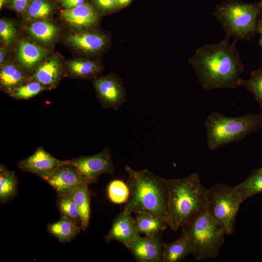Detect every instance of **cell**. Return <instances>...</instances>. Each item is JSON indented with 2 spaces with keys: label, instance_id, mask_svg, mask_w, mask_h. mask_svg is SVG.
Returning <instances> with one entry per match:
<instances>
[{
  "label": "cell",
  "instance_id": "cell-1",
  "mask_svg": "<svg viewBox=\"0 0 262 262\" xmlns=\"http://www.w3.org/2000/svg\"><path fill=\"white\" fill-rule=\"evenodd\" d=\"M229 39L226 35L218 43L204 45L188 59L204 89L239 86L245 66L235 47L237 41L229 42Z\"/></svg>",
  "mask_w": 262,
  "mask_h": 262
},
{
  "label": "cell",
  "instance_id": "cell-2",
  "mask_svg": "<svg viewBox=\"0 0 262 262\" xmlns=\"http://www.w3.org/2000/svg\"><path fill=\"white\" fill-rule=\"evenodd\" d=\"M168 191L167 226L176 231L207 211L208 189L199 175L193 173L180 179H166Z\"/></svg>",
  "mask_w": 262,
  "mask_h": 262
},
{
  "label": "cell",
  "instance_id": "cell-3",
  "mask_svg": "<svg viewBox=\"0 0 262 262\" xmlns=\"http://www.w3.org/2000/svg\"><path fill=\"white\" fill-rule=\"evenodd\" d=\"M125 169L130 196L123 209L134 213H147L166 222L168 200L166 179L146 168L136 170L126 165Z\"/></svg>",
  "mask_w": 262,
  "mask_h": 262
},
{
  "label": "cell",
  "instance_id": "cell-4",
  "mask_svg": "<svg viewBox=\"0 0 262 262\" xmlns=\"http://www.w3.org/2000/svg\"><path fill=\"white\" fill-rule=\"evenodd\" d=\"M208 149L214 150L230 143L243 140L249 134L262 130V113L229 117L212 112L205 119Z\"/></svg>",
  "mask_w": 262,
  "mask_h": 262
},
{
  "label": "cell",
  "instance_id": "cell-5",
  "mask_svg": "<svg viewBox=\"0 0 262 262\" xmlns=\"http://www.w3.org/2000/svg\"><path fill=\"white\" fill-rule=\"evenodd\" d=\"M262 10L259 2L225 0L216 5L213 15L221 24L226 36L236 41H248L257 33Z\"/></svg>",
  "mask_w": 262,
  "mask_h": 262
},
{
  "label": "cell",
  "instance_id": "cell-6",
  "mask_svg": "<svg viewBox=\"0 0 262 262\" xmlns=\"http://www.w3.org/2000/svg\"><path fill=\"white\" fill-rule=\"evenodd\" d=\"M194 258L202 261L217 257L225 242V231L207 212L181 228Z\"/></svg>",
  "mask_w": 262,
  "mask_h": 262
},
{
  "label": "cell",
  "instance_id": "cell-7",
  "mask_svg": "<svg viewBox=\"0 0 262 262\" xmlns=\"http://www.w3.org/2000/svg\"><path fill=\"white\" fill-rule=\"evenodd\" d=\"M242 202L235 186L217 183L208 189L206 212L220 225L226 235H230L234 232Z\"/></svg>",
  "mask_w": 262,
  "mask_h": 262
},
{
  "label": "cell",
  "instance_id": "cell-8",
  "mask_svg": "<svg viewBox=\"0 0 262 262\" xmlns=\"http://www.w3.org/2000/svg\"><path fill=\"white\" fill-rule=\"evenodd\" d=\"M93 84L103 108L116 111L127 101V94L123 82L116 74L97 77Z\"/></svg>",
  "mask_w": 262,
  "mask_h": 262
},
{
  "label": "cell",
  "instance_id": "cell-9",
  "mask_svg": "<svg viewBox=\"0 0 262 262\" xmlns=\"http://www.w3.org/2000/svg\"><path fill=\"white\" fill-rule=\"evenodd\" d=\"M64 164L74 167L83 176L96 181L99 176L103 174L113 175L115 170L111 151L107 147L93 155L65 160Z\"/></svg>",
  "mask_w": 262,
  "mask_h": 262
},
{
  "label": "cell",
  "instance_id": "cell-10",
  "mask_svg": "<svg viewBox=\"0 0 262 262\" xmlns=\"http://www.w3.org/2000/svg\"><path fill=\"white\" fill-rule=\"evenodd\" d=\"M162 232L141 237L139 233L128 249L137 262H162L164 243Z\"/></svg>",
  "mask_w": 262,
  "mask_h": 262
},
{
  "label": "cell",
  "instance_id": "cell-11",
  "mask_svg": "<svg viewBox=\"0 0 262 262\" xmlns=\"http://www.w3.org/2000/svg\"><path fill=\"white\" fill-rule=\"evenodd\" d=\"M63 164L64 161L56 158L39 147L31 156L19 161L17 166L23 171L34 174L46 181L58 167Z\"/></svg>",
  "mask_w": 262,
  "mask_h": 262
},
{
  "label": "cell",
  "instance_id": "cell-12",
  "mask_svg": "<svg viewBox=\"0 0 262 262\" xmlns=\"http://www.w3.org/2000/svg\"><path fill=\"white\" fill-rule=\"evenodd\" d=\"M46 181L58 196L71 194L73 189L79 184L90 185L96 182L83 176L74 167L67 164L58 167Z\"/></svg>",
  "mask_w": 262,
  "mask_h": 262
},
{
  "label": "cell",
  "instance_id": "cell-13",
  "mask_svg": "<svg viewBox=\"0 0 262 262\" xmlns=\"http://www.w3.org/2000/svg\"><path fill=\"white\" fill-rule=\"evenodd\" d=\"M131 213L130 211L123 209L115 217L110 229L104 236L107 242L117 241L126 248L133 243L139 233Z\"/></svg>",
  "mask_w": 262,
  "mask_h": 262
},
{
  "label": "cell",
  "instance_id": "cell-14",
  "mask_svg": "<svg viewBox=\"0 0 262 262\" xmlns=\"http://www.w3.org/2000/svg\"><path fill=\"white\" fill-rule=\"evenodd\" d=\"M67 23L78 29L87 30L95 26L99 20L98 13L89 4L66 9L60 12Z\"/></svg>",
  "mask_w": 262,
  "mask_h": 262
},
{
  "label": "cell",
  "instance_id": "cell-15",
  "mask_svg": "<svg viewBox=\"0 0 262 262\" xmlns=\"http://www.w3.org/2000/svg\"><path fill=\"white\" fill-rule=\"evenodd\" d=\"M67 41L74 48L89 54L99 53L107 46L108 39L102 33L96 32H83L72 34Z\"/></svg>",
  "mask_w": 262,
  "mask_h": 262
},
{
  "label": "cell",
  "instance_id": "cell-16",
  "mask_svg": "<svg viewBox=\"0 0 262 262\" xmlns=\"http://www.w3.org/2000/svg\"><path fill=\"white\" fill-rule=\"evenodd\" d=\"M62 68L56 58H51L41 65L31 77L47 88L55 87L62 76Z\"/></svg>",
  "mask_w": 262,
  "mask_h": 262
},
{
  "label": "cell",
  "instance_id": "cell-17",
  "mask_svg": "<svg viewBox=\"0 0 262 262\" xmlns=\"http://www.w3.org/2000/svg\"><path fill=\"white\" fill-rule=\"evenodd\" d=\"M87 183L76 185L71 194L78 209L82 230H86L90 218V192Z\"/></svg>",
  "mask_w": 262,
  "mask_h": 262
},
{
  "label": "cell",
  "instance_id": "cell-18",
  "mask_svg": "<svg viewBox=\"0 0 262 262\" xmlns=\"http://www.w3.org/2000/svg\"><path fill=\"white\" fill-rule=\"evenodd\" d=\"M47 52L33 43L22 40L19 44L17 57L23 68L31 69L46 56Z\"/></svg>",
  "mask_w": 262,
  "mask_h": 262
},
{
  "label": "cell",
  "instance_id": "cell-19",
  "mask_svg": "<svg viewBox=\"0 0 262 262\" xmlns=\"http://www.w3.org/2000/svg\"><path fill=\"white\" fill-rule=\"evenodd\" d=\"M81 229V226L64 217L47 226L48 231L62 243L69 242L74 239L80 233Z\"/></svg>",
  "mask_w": 262,
  "mask_h": 262
},
{
  "label": "cell",
  "instance_id": "cell-20",
  "mask_svg": "<svg viewBox=\"0 0 262 262\" xmlns=\"http://www.w3.org/2000/svg\"><path fill=\"white\" fill-rule=\"evenodd\" d=\"M191 248L185 235L164 245L162 262H179L191 254Z\"/></svg>",
  "mask_w": 262,
  "mask_h": 262
},
{
  "label": "cell",
  "instance_id": "cell-21",
  "mask_svg": "<svg viewBox=\"0 0 262 262\" xmlns=\"http://www.w3.org/2000/svg\"><path fill=\"white\" fill-rule=\"evenodd\" d=\"M26 78L16 66L8 64L2 66L0 71V89L10 94L16 88L25 83Z\"/></svg>",
  "mask_w": 262,
  "mask_h": 262
},
{
  "label": "cell",
  "instance_id": "cell-22",
  "mask_svg": "<svg viewBox=\"0 0 262 262\" xmlns=\"http://www.w3.org/2000/svg\"><path fill=\"white\" fill-rule=\"evenodd\" d=\"M135 220L139 233L147 236L162 232L167 226L165 221L147 213H135Z\"/></svg>",
  "mask_w": 262,
  "mask_h": 262
},
{
  "label": "cell",
  "instance_id": "cell-23",
  "mask_svg": "<svg viewBox=\"0 0 262 262\" xmlns=\"http://www.w3.org/2000/svg\"><path fill=\"white\" fill-rule=\"evenodd\" d=\"M68 72L73 77L81 78H95L102 68L99 63L88 60H75L67 64Z\"/></svg>",
  "mask_w": 262,
  "mask_h": 262
},
{
  "label": "cell",
  "instance_id": "cell-24",
  "mask_svg": "<svg viewBox=\"0 0 262 262\" xmlns=\"http://www.w3.org/2000/svg\"><path fill=\"white\" fill-rule=\"evenodd\" d=\"M18 181L14 171L8 170L2 164L0 165V201L8 202L16 195Z\"/></svg>",
  "mask_w": 262,
  "mask_h": 262
},
{
  "label": "cell",
  "instance_id": "cell-25",
  "mask_svg": "<svg viewBox=\"0 0 262 262\" xmlns=\"http://www.w3.org/2000/svg\"><path fill=\"white\" fill-rule=\"evenodd\" d=\"M235 186L243 202L255 195H262V166Z\"/></svg>",
  "mask_w": 262,
  "mask_h": 262
},
{
  "label": "cell",
  "instance_id": "cell-26",
  "mask_svg": "<svg viewBox=\"0 0 262 262\" xmlns=\"http://www.w3.org/2000/svg\"><path fill=\"white\" fill-rule=\"evenodd\" d=\"M28 30L34 38L45 43L51 42L57 33V27L54 25L44 21L31 23Z\"/></svg>",
  "mask_w": 262,
  "mask_h": 262
},
{
  "label": "cell",
  "instance_id": "cell-27",
  "mask_svg": "<svg viewBox=\"0 0 262 262\" xmlns=\"http://www.w3.org/2000/svg\"><path fill=\"white\" fill-rule=\"evenodd\" d=\"M56 203L61 217L67 218L81 226L79 213L71 194L59 195Z\"/></svg>",
  "mask_w": 262,
  "mask_h": 262
},
{
  "label": "cell",
  "instance_id": "cell-28",
  "mask_svg": "<svg viewBox=\"0 0 262 262\" xmlns=\"http://www.w3.org/2000/svg\"><path fill=\"white\" fill-rule=\"evenodd\" d=\"M239 86L244 87L251 93L262 108V68L252 71L248 79L241 78Z\"/></svg>",
  "mask_w": 262,
  "mask_h": 262
},
{
  "label": "cell",
  "instance_id": "cell-29",
  "mask_svg": "<svg viewBox=\"0 0 262 262\" xmlns=\"http://www.w3.org/2000/svg\"><path fill=\"white\" fill-rule=\"evenodd\" d=\"M107 194L110 201L115 204H122L127 202L130 190L127 183L121 180H114L107 187Z\"/></svg>",
  "mask_w": 262,
  "mask_h": 262
},
{
  "label": "cell",
  "instance_id": "cell-30",
  "mask_svg": "<svg viewBox=\"0 0 262 262\" xmlns=\"http://www.w3.org/2000/svg\"><path fill=\"white\" fill-rule=\"evenodd\" d=\"M46 89L47 88L39 82L32 80L16 88L9 96L17 100L28 99Z\"/></svg>",
  "mask_w": 262,
  "mask_h": 262
},
{
  "label": "cell",
  "instance_id": "cell-31",
  "mask_svg": "<svg viewBox=\"0 0 262 262\" xmlns=\"http://www.w3.org/2000/svg\"><path fill=\"white\" fill-rule=\"evenodd\" d=\"M50 5L44 0H33L28 9L29 16L33 19L46 18L50 13Z\"/></svg>",
  "mask_w": 262,
  "mask_h": 262
},
{
  "label": "cell",
  "instance_id": "cell-32",
  "mask_svg": "<svg viewBox=\"0 0 262 262\" xmlns=\"http://www.w3.org/2000/svg\"><path fill=\"white\" fill-rule=\"evenodd\" d=\"M16 31L12 23L6 19L0 20V36L1 40L5 43L12 42L15 38Z\"/></svg>",
  "mask_w": 262,
  "mask_h": 262
},
{
  "label": "cell",
  "instance_id": "cell-33",
  "mask_svg": "<svg viewBox=\"0 0 262 262\" xmlns=\"http://www.w3.org/2000/svg\"><path fill=\"white\" fill-rule=\"evenodd\" d=\"M97 9L104 14L111 13L120 9L115 0H92Z\"/></svg>",
  "mask_w": 262,
  "mask_h": 262
},
{
  "label": "cell",
  "instance_id": "cell-34",
  "mask_svg": "<svg viewBox=\"0 0 262 262\" xmlns=\"http://www.w3.org/2000/svg\"><path fill=\"white\" fill-rule=\"evenodd\" d=\"M28 0H12V5L17 12L23 11L28 4Z\"/></svg>",
  "mask_w": 262,
  "mask_h": 262
},
{
  "label": "cell",
  "instance_id": "cell-35",
  "mask_svg": "<svg viewBox=\"0 0 262 262\" xmlns=\"http://www.w3.org/2000/svg\"><path fill=\"white\" fill-rule=\"evenodd\" d=\"M85 3V0H64L63 6L66 9H68L81 6Z\"/></svg>",
  "mask_w": 262,
  "mask_h": 262
},
{
  "label": "cell",
  "instance_id": "cell-36",
  "mask_svg": "<svg viewBox=\"0 0 262 262\" xmlns=\"http://www.w3.org/2000/svg\"><path fill=\"white\" fill-rule=\"evenodd\" d=\"M257 33L260 35V39L259 41V44L260 47H262V10L261 13L260 17L258 19L257 27Z\"/></svg>",
  "mask_w": 262,
  "mask_h": 262
},
{
  "label": "cell",
  "instance_id": "cell-37",
  "mask_svg": "<svg viewBox=\"0 0 262 262\" xmlns=\"http://www.w3.org/2000/svg\"><path fill=\"white\" fill-rule=\"evenodd\" d=\"M120 9L128 6L132 0H115Z\"/></svg>",
  "mask_w": 262,
  "mask_h": 262
},
{
  "label": "cell",
  "instance_id": "cell-38",
  "mask_svg": "<svg viewBox=\"0 0 262 262\" xmlns=\"http://www.w3.org/2000/svg\"><path fill=\"white\" fill-rule=\"evenodd\" d=\"M5 56V51L3 48H0V64L1 65V64L4 61V58Z\"/></svg>",
  "mask_w": 262,
  "mask_h": 262
},
{
  "label": "cell",
  "instance_id": "cell-39",
  "mask_svg": "<svg viewBox=\"0 0 262 262\" xmlns=\"http://www.w3.org/2000/svg\"><path fill=\"white\" fill-rule=\"evenodd\" d=\"M5 0H0V8L1 9L3 6Z\"/></svg>",
  "mask_w": 262,
  "mask_h": 262
},
{
  "label": "cell",
  "instance_id": "cell-40",
  "mask_svg": "<svg viewBox=\"0 0 262 262\" xmlns=\"http://www.w3.org/2000/svg\"><path fill=\"white\" fill-rule=\"evenodd\" d=\"M259 5L261 8L262 9V0H260V1L259 2Z\"/></svg>",
  "mask_w": 262,
  "mask_h": 262
}]
</instances>
